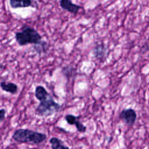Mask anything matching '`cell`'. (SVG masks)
Instances as JSON below:
<instances>
[{"label":"cell","mask_w":149,"mask_h":149,"mask_svg":"<svg viewBox=\"0 0 149 149\" xmlns=\"http://www.w3.org/2000/svg\"><path fill=\"white\" fill-rule=\"evenodd\" d=\"M35 96L40 101V104L35 110L36 115L41 117H48L59 111L61 105L55 102L52 97L42 86L35 88Z\"/></svg>","instance_id":"obj_1"},{"label":"cell","mask_w":149,"mask_h":149,"mask_svg":"<svg viewBox=\"0 0 149 149\" xmlns=\"http://www.w3.org/2000/svg\"><path fill=\"white\" fill-rule=\"evenodd\" d=\"M12 138L18 143L38 144L46 140L47 135L28 129H19L13 133Z\"/></svg>","instance_id":"obj_2"},{"label":"cell","mask_w":149,"mask_h":149,"mask_svg":"<svg viewBox=\"0 0 149 149\" xmlns=\"http://www.w3.org/2000/svg\"><path fill=\"white\" fill-rule=\"evenodd\" d=\"M15 39L20 46L27 44L37 45L41 42L42 37L39 33L29 26H24L20 31L15 33Z\"/></svg>","instance_id":"obj_3"},{"label":"cell","mask_w":149,"mask_h":149,"mask_svg":"<svg viewBox=\"0 0 149 149\" xmlns=\"http://www.w3.org/2000/svg\"><path fill=\"white\" fill-rule=\"evenodd\" d=\"M119 118L123 120L127 125L131 126L135 123L137 114L136 111L132 108L124 109L120 112Z\"/></svg>","instance_id":"obj_4"},{"label":"cell","mask_w":149,"mask_h":149,"mask_svg":"<svg viewBox=\"0 0 149 149\" xmlns=\"http://www.w3.org/2000/svg\"><path fill=\"white\" fill-rule=\"evenodd\" d=\"M65 119L68 124L70 125H74L79 132L84 133L86 131V126L81 123V122L80 121L79 116H76L71 114H68L65 116Z\"/></svg>","instance_id":"obj_5"},{"label":"cell","mask_w":149,"mask_h":149,"mask_svg":"<svg viewBox=\"0 0 149 149\" xmlns=\"http://www.w3.org/2000/svg\"><path fill=\"white\" fill-rule=\"evenodd\" d=\"M61 7L73 14H77L81 7L77 4L73 3L71 0H60Z\"/></svg>","instance_id":"obj_6"},{"label":"cell","mask_w":149,"mask_h":149,"mask_svg":"<svg viewBox=\"0 0 149 149\" xmlns=\"http://www.w3.org/2000/svg\"><path fill=\"white\" fill-rule=\"evenodd\" d=\"M9 4L12 8L17 9L31 6L32 2L31 0H9Z\"/></svg>","instance_id":"obj_7"},{"label":"cell","mask_w":149,"mask_h":149,"mask_svg":"<svg viewBox=\"0 0 149 149\" xmlns=\"http://www.w3.org/2000/svg\"><path fill=\"white\" fill-rule=\"evenodd\" d=\"M94 53L95 57L97 59L102 60L106 56L107 47L104 45L103 43L98 44L94 48Z\"/></svg>","instance_id":"obj_8"},{"label":"cell","mask_w":149,"mask_h":149,"mask_svg":"<svg viewBox=\"0 0 149 149\" xmlns=\"http://www.w3.org/2000/svg\"><path fill=\"white\" fill-rule=\"evenodd\" d=\"M0 86L1 88L6 92L12 94H15L17 93L18 90L17 86L13 83H6L3 81L0 83Z\"/></svg>","instance_id":"obj_9"},{"label":"cell","mask_w":149,"mask_h":149,"mask_svg":"<svg viewBox=\"0 0 149 149\" xmlns=\"http://www.w3.org/2000/svg\"><path fill=\"white\" fill-rule=\"evenodd\" d=\"M51 149H70L64 144L63 142L57 137H52L49 139Z\"/></svg>","instance_id":"obj_10"},{"label":"cell","mask_w":149,"mask_h":149,"mask_svg":"<svg viewBox=\"0 0 149 149\" xmlns=\"http://www.w3.org/2000/svg\"><path fill=\"white\" fill-rule=\"evenodd\" d=\"M47 47H48V46H47V42L46 41H41V42L40 44L34 45V49L38 54H41V52H46Z\"/></svg>","instance_id":"obj_11"},{"label":"cell","mask_w":149,"mask_h":149,"mask_svg":"<svg viewBox=\"0 0 149 149\" xmlns=\"http://www.w3.org/2000/svg\"><path fill=\"white\" fill-rule=\"evenodd\" d=\"M5 113H6V111L5 109L3 108L0 109V123L4 120L5 118Z\"/></svg>","instance_id":"obj_12"},{"label":"cell","mask_w":149,"mask_h":149,"mask_svg":"<svg viewBox=\"0 0 149 149\" xmlns=\"http://www.w3.org/2000/svg\"><path fill=\"white\" fill-rule=\"evenodd\" d=\"M2 68V65H1V64H0V69Z\"/></svg>","instance_id":"obj_13"}]
</instances>
